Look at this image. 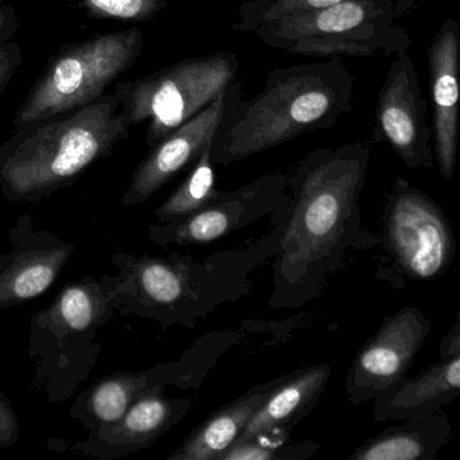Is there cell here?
Instances as JSON below:
<instances>
[{"label": "cell", "instance_id": "cell-1", "mask_svg": "<svg viewBox=\"0 0 460 460\" xmlns=\"http://www.w3.org/2000/svg\"><path fill=\"white\" fill-rule=\"evenodd\" d=\"M370 155L366 141L320 147L288 174L289 206L274 254L269 308H301L319 297L349 250L367 252L381 242L366 230L359 207Z\"/></svg>", "mask_w": 460, "mask_h": 460}, {"label": "cell", "instance_id": "cell-2", "mask_svg": "<svg viewBox=\"0 0 460 460\" xmlns=\"http://www.w3.org/2000/svg\"><path fill=\"white\" fill-rule=\"evenodd\" d=\"M285 217L273 220L262 236L201 261L177 252L114 255L120 314L153 320L164 330L193 328L223 304L246 297L254 287L252 273L276 254Z\"/></svg>", "mask_w": 460, "mask_h": 460}, {"label": "cell", "instance_id": "cell-3", "mask_svg": "<svg viewBox=\"0 0 460 460\" xmlns=\"http://www.w3.org/2000/svg\"><path fill=\"white\" fill-rule=\"evenodd\" d=\"M242 91L234 96L215 133L214 165H233L332 128L352 112L355 77L341 58H332L271 69L262 90L250 101L242 99Z\"/></svg>", "mask_w": 460, "mask_h": 460}, {"label": "cell", "instance_id": "cell-4", "mask_svg": "<svg viewBox=\"0 0 460 460\" xmlns=\"http://www.w3.org/2000/svg\"><path fill=\"white\" fill-rule=\"evenodd\" d=\"M117 87L93 103L14 128L0 145V193L39 204L71 187L130 137Z\"/></svg>", "mask_w": 460, "mask_h": 460}, {"label": "cell", "instance_id": "cell-5", "mask_svg": "<svg viewBox=\"0 0 460 460\" xmlns=\"http://www.w3.org/2000/svg\"><path fill=\"white\" fill-rule=\"evenodd\" d=\"M413 7L414 0H347L269 21L252 33L268 47L308 58L398 56L411 47L398 21Z\"/></svg>", "mask_w": 460, "mask_h": 460}, {"label": "cell", "instance_id": "cell-6", "mask_svg": "<svg viewBox=\"0 0 460 460\" xmlns=\"http://www.w3.org/2000/svg\"><path fill=\"white\" fill-rule=\"evenodd\" d=\"M144 50L141 29L110 31L58 50L29 91L14 128L87 106L133 68Z\"/></svg>", "mask_w": 460, "mask_h": 460}, {"label": "cell", "instance_id": "cell-7", "mask_svg": "<svg viewBox=\"0 0 460 460\" xmlns=\"http://www.w3.org/2000/svg\"><path fill=\"white\" fill-rule=\"evenodd\" d=\"M238 56L233 52L185 58L149 76L118 83L120 112L130 128L147 123V146L195 117L236 80Z\"/></svg>", "mask_w": 460, "mask_h": 460}, {"label": "cell", "instance_id": "cell-8", "mask_svg": "<svg viewBox=\"0 0 460 460\" xmlns=\"http://www.w3.org/2000/svg\"><path fill=\"white\" fill-rule=\"evenodd\" d=\"M381 241L401 273L416 281L443 276L456 254L454 230L441 207L403 177L387 193Z\"/></svg>", "mask_w": 460, "mask_h": 460}, {"label": "cell", "instance_id": "cell-9", "mask_svg": "<svg viewBox=\"0 0 460 460\" xmlns=\"http://www.w3.org/2000/svg\"><path fill=\"white\" fill-rule=\"evenodd\" d=\"M288 174L276 172L235 190H220L212 203L182 219L153 223L147 238L158 246H204L243 230L263 217H284L289 206Z\"/></svg>", "mask_w": 460, "mask_h": 460}, {"label": "cell", "instance_id": "cell-10", "mask_svg": "<svg viewBox=\"0 0 460 460\" xmlns=\"http://www.w3.org/2000/svg\"><path fill=\"white\" fill-rule=\"evenodd\" d=\"M231 346L230 336L225 331H217L199 339L192 349L185 352L177 362L165 363L145 373H118L106 376L80 395L71 416L80 420L87 429H95L118 421L139 395L158 385H176L184 389L200 386L206 374Z\"/></svg>", "mask_w": 460, "mask_h": 460}, {"label": "cell", "instance_id": "cell-11", "mask_svg": "<svg viewBox=\"0 0 460 460\" xmlns=\"http://www.w3.org/2000/svg\"><path fill=\"white\" fill-rule=\"evenodd\" d=\"M432 330V322L416 306L386 317L360 347L344 381L352 405L373 401L382 390L406 376Z\"/></svg>", "mask_w": 460, "mask_h": 460}, {"label": "cell", "instance_id": "cell-12", "mask_svg": "<svg viewBox=\"0 0 460 460\" xmlns=\"http://www.w3.org/2000/svg\"><path fill=\"white\" fill-rule=\"evenodd\" d=\"M373 137L389 145L408 168H432L427 101L408 53L394 56L390 63L376 101Z\"/></svg>", "mask_w": 460, "mask_h": 460}, {"label": "cell", "instance_id": "cell-13", "mask_svg": "<svg viewBox=\"0 0 460 460\" xmlns=\"http://www.w3.org/2000/svg\"><path fill=\"white\" fill-rule=\"evenodd\" d=\"M242 90L241 83L234 80L208 106L150 147L149 155L134 171L122 198L123 206L146 203L180 172L192 166L204 147L214 139L231 101Z\"/></svg>", "mask_w": 460, "mask_h": 460}, {"label": "cell", "instance_id": "cell-14", "mask_svg": "<svg viewBox=\"0 0 460 460\" xmlns=\"http://www.w3.org/2000/svg\"><path fill=\"white\" fill-rule=\"evenodd\" d=\"M164 385L146 390L118 421L90 430L84 440L68 446L79 454L115 460L152 447L192 409L190 398H168Z\"/></svg>", "mask_w": 460, "mask_h": 460}, {"label": "cell", "instance_id": "cell-15", "mask_svg": "<svg viewBox=\"0 0 460 460\" xmlns=\"http://www.w3.org/2000/svg\"><path fill=\"white\" fill-rule=\"evenodd\" d=\"M33 219L21 217L10 231L15 242L10 254L0 255V308L36 300L58 281L75 246L47 231L31 228Z\"/></svg>", "mask_w": 460, "mask_h": 460}, {"label": "cell", "instance_id": "cell-16", "mask_svg": "<svg viewBox=\"0 0 460 460\" xmlns=\"http://www.w3.org/2000/svg\"><path fill=\"white\" fill-rule=\"evenodd\" d=\"M459 23L444 21L428 49L436 163L444 181L454 177L459 136Z\"/></svg>", "mask_w": 460, "mask_h": 460}, {"label": "cell", "instance_id": "cell-17", "mask_svg": "<svg viewBox=\"0 0 460 460\" xmlns=\"http://www.w3.org/2000/svg\"><path fill=\"white\" fill-rule=\"evenodd\" d=\"M460 392V355L440 358L413 378L398 379L373 400L376 422L428 416L448 406Z\"/></svg>", "mask_w": 460, "mask_h": 460}, {"label": "cell", "instance_id": "cell-18", "mask_svg": "<svg viewBox=\"0 0 460 460\" xmlns=\"http://www.w3.org/2000/svg\"><path fill=\"white\" fill-rule=\"evenodd\" d=\"M119 305L115 277H87L66 285L47 311L33 316V328L48 331L58 338L96 331L110 322Z\"/></svg>", "mask_w": 460, "mask_h": 460}, {"label": "cell", "instance_id": "cell-19", "mask_svg": "<svg viewBox=\"0 0 460 460\" xmlns=\"http://www.w3.org/2000/svg\"><path fill=\"white\" fill-rule=\"evenodd\" d=\"M331 373L332 368L328 363H319L285 374L282 381L252 414L235 443L276 430L290 432L298 421L314 411L327 387Z\"/></svg>", "mask_w": 460, "mask_h": 460}, {"label": "cell", "instance_id": "cell-20", "mask_svg": "<svg viewBox=\"0 0 460 460\" xmlns=\"http://www.w3.org/2000/svg\"><path fill=\"white\" fill-rule=\"evenodd\" d=\"M284 376L252 387L204 420L166 460H219L238 440L258 408Z\"/></svg>", "mask_w": 460, "mask_h": 460}, {"label": "cell", "instance_id": "cell-21", "mask_svg": "<svg viewBox=\"0 0 460 460\" xmlns=\"http://www.w3.org/2000/svg\"><path fill=\"white\" fill-rule=\"evenodd\" d=\"M451 436V421L438 411L387 428L355 449L349 460H435Z\"/></svg>", "mask_w": 460, "mask_h": 460}, {"label": "cell", "instance_id": "cell-22", "mask_svg": "<svg viewBox=\"0 0 460 460\" xmlns=\"http://www.w3.org/2000/svg\"><path fill=\"white\" fill-rule=\"evenodd\" d=\"M212 141L204 147L198 160L190 166L187 179L155 209V217L158 223L182 219L208 206L219 196L211 158Z\"/></svg>", "mask_w": 460, "mask_h": 460}, {"label": "cell", "instance_id": "cell-23", "mask_svg": "<svg viewBox=\"0 0 460 460\" xmlns=\"http://www.w3.org/2000/svg\"><path fill=\"white\" fill-rule=\"evenodd\" d=\"M319 451L314 441H290V432H270L233 444L219 460H306Z\"/></svg>", "mask_w": 460, "mask_h": 460}, {"label": "cell", "instance_id": "cell-24", "mask_svg": "<svg viewBox=\"0 0 460 460\" xmlns=\"http://www.w3.org/2000/svg\"><path fill=\"white\" fill-rule=\"evenodd\" d=\"M347 0H249L238 9L239 21L231 25L235 31L252 33L255 28L287 15L316 12Z\"/></svg>", "mask_w": 460, "mask_h": 460}, {"label": "cell", "instance_id": "cell-25", "mask_svg": "<svg viewBox=\"0 0 460 460\" xmlns=\"http://www.w3.org/2000/svg\"><path fill=\"white\" fill-rule=\"evenodd\" d=\"M82 6L98 20L146 22L168 6V0H83Z\"/></svg>", "mask_w": 460, "mask_h": 460}, {"label": "cell", "instance_id": "cell-26", "mask_svg": "<svg viewBox=\"0 0 460 460\" xmlns=\"http://www.w3.org/2000/svg\"><path fill=\"white\" fill-rule=\"evenodd\" d=\"M22 64L23 53L17 42L0 45V101Z\"/></svg>", "mask_w": 460, "mask_h": 460}, {"label": "cell", "instance_id": "cell-27", "mask_svg": "<svg viewBox=\"0 0 460 460\" xmlns=\"http://www.w3.org/2000/svg\"><path fill=\"white\" fill-rule=\"evenodd\" d=\"M20 422L14 406L9 398L0 392V449L9 448L17 443Z\"/></svg>", "mask_w": 460, "mask_h": 460}, {"label": "cell", "instance_id": "cell-28", "mask_svg": "<svg viewBox=\"0 0 460 460\" xmlns=\"http://www.w3.org/2000/svg\"><path fill=\"white\" fill-rule=\"evenodd\" d=\"M20 28L14 7L7 4L6 0H0V45L12 41Z\"/></svg>", "mask_w": 460, "mask_h": 460}, {"label": "cell", "instance_id": "cell-29", "mask_svg": "<svg viewBox=\"0 0 460 460\" xmlns=\"http://www.w3.org/2000/svg\"><path fill=\"white\" fill-rule=\"evenodd\" d=\"M440 358L454 357V355H460V322L457 317L456 322L452 325L451 330L447 332L446 338L443 339L441 343Z\"/></svg>", "mask_w": 460, "mask_h": 460}]
</instances>
